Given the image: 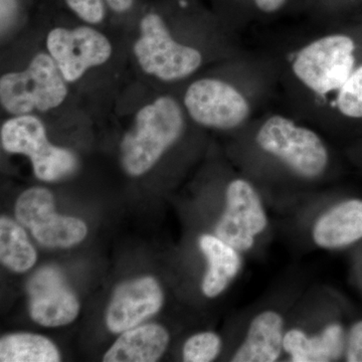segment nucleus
I'll return each instance as SVG.
<instances>
[{"label":"nucleus","instance_id":"obj_1","mask_svg":"<svg viewBox=\"0 0 362 362\" xmlns=\"http://www.w3.org/2000/svg\"><path fill=\"white\" fill-rule=\"evenodd\" d=\"M131 54L143 76L160 84H177L194 77L209 62L206 45L185 35L165 11L149 8L138 18Z\"/></svg>","mask_w":362,"mask_h":362},{"label":"nucleus","instance_id":"obj_2","mask_svg":"<svg viewBox=\"0 0 362 362\" xmlns=\"http://www.w3.org/2000/svg\"><path fill=\"white\" fill-rule=\"evenodd\" d=\"M189 120L181 100L161 94L136 109L120 143V158L128 175L151 170L185 134Z\"/></svg>","mask_w":362,"mask_h":362},{"label":"nucleus","instance_id":"obj_3","mask_svg":"<svg viewBox=\"0 0 362 362\" xmlns=\"http://www.w3.org/2000/svg\"><path fill=\"white\" fill-rule=\"evenodd\" d=\"M73 89L45 49L0 77V105L6 116L54 115L73 102Z\"/></svg>","mask_w":362,"mask_h":362},{"label":"nucleus","instance_id":"obj_4","mask_svg":"<svg viewBox=\"0 0 362 362\" xmlns=\"http://www.w3.org/2000/svg\"><path fill=\"white\" fill-rule=\"evenodd\" d=\"M258 89L254 83L221 76H201L185 88L181 103L189 121L206 129L233 131L251 120Z\"/></svg>","mask_w":362,"mask_h":362},{"label":"nucleus","instance_id":"obj_5","mask_svg":"<svg viewBox=\"0 0 362 362\" xmlns=\"http://www.w3.org/2000/svg\"><path fill=\"white\" fill-rule=\"evenodd\" d=\"M255 143L263 153L302 180H318L329 166V150L322 137L282 114H270L259 121Z\"/></svg>","mask_w":362,"mask_h":362},{"label":"nucleus","instance_id":"obj_6","mask_svg":"<svg viewBox=\"0 0 362 362\" xmlns=\"http://www.w3.org/2000/svg\"><path fill=\"white\" fill-rule=\"evenodd\" d=\"M44 49L73 90L93 74L108 69L116 54L113 42L102 28L78 21L49 28Z\"/></svg>","mask_w":362,"mask_h":362},{"label":"nucleus","instance_id":"obj_7","mask_svg":"<svg viewBox=\"0 0 362 362\" xmlns=\"http://www.w3.org/2000/svg\"><path fill=\"white\" fill-rule=\"evenodd\" d=\"M0 142L4 151L28 157L37 180L56 182L77 170V156L52 144L42 117L6 116L0 127Z\"/></svg>","mask_w":362,"mask_h":362},{"label":"nucleus","instance_id":"obj_8","mask_svg":"<svg viewBox=\"0 0 362 362\" xmlns=\"http://www.w3.org/2000/svg\"><path fill=\"white\" fill-rule=\"evenodd\" d=\"M18 223L32 230L33 238L47 247H71L88 235L85 221L54 211V197L47 188H28L16 204Z\"/></svg>","mask_w":362,"mask_h":362},{"label":"nucleus","instance_id":"obj_9","mask_svg":"<svg viewBox=\"0 0 362 362\" xmlns=\"http://www.w3.org/2000/svg\"><path fill=\"white\" fill-rule=\"evenodd\" d=\"M268 226V216L256 188L244 178H235L226 190V209L214 235L238 251L247 252Z\"/></svg>","mask_w":362,"mask_h":362},{"label":"nucleus","instance_id":"obj_10","mask_svg":"<svg viewBox=\"0 0 362 362\" xmlns=\"http://www.w3.org/2000/svg\"><path fill=\"white\" fill-rule=\"evenodd\" d=\"M28 310L33 320L45 327L73 322L80 312V302L58 268H40L28 283Z\"/></svg>","mask_w":362,"mask_h":362},{"label":"nucleus","instance_id":"obj_11","mask_svg":"<svg viewBox=\"0 0 362 362\" xmlns=\"http://www.w3.org/2000/svg\"><path fill=\"white\" fill-rule=\"evenodd\" d=\"M163 302V291L153 277L126 281L116 288L107 309V327L113 333L134 328L156 315Z\"/></svg>","mask_w":362,"mask_h":362},{"label":"nucleus","instance_id":"obj_12","mask_svg":"<svg viewBox=\"0 0 362 362\" xmlns=\"http://www.w3.org/2000/svg\"><path fill=\"white\" fill-rule=\"evenodd\" d=\"M316 246L342 249L362 240V199L340 202L317 220L312 230Z\"/></svg>","mask_w":362,"mask_h":362},{"label":"nucleus","instance_id":"obj_13","mask_svg":"<svg viewBox=\"0 0 362 362\" xmlns=\"http://www.w3.org/2000/svg\"><path fill=\"white\" fill-rule=\"evenodd\" d=\"M284 319L275 311H264L252 319L246 339L233 356V362H275L284 351Z\"/></svg>","mask_w":362,"mask_h":362},{"label":"nucleus","instance_id":"obj_14","mask_svg":"<svg viewBox=\"0 0 362 362\" xmlns=\"http://www.w3.org/2000/svg\"><path fill=\"white\" fill-rule=\"evenodd\" d=\"M346 339L347 332L339 323L329 324L313 337L294 328L285 333L284 351L293 362L337 361L344 356Z\"/></svg>","mask_w":362,"mask_h":362},{"label":"nucleus","instance_id":"obj_15","mask_svg":"<svg viewBox=\"0 0 362 362\" xmlns=\"http://www.w3.org/2000/svg\"><path fill=\"white\" fill-rule=\"evenodd\" d=\"M168 330L159 324H145L124 331L104 356L105 362H154L169 344Z\"/></svg>","mask_w":362,"mask_h":362},{"label":"nucleus","instance_id":"obj_16","mask_svg":"<svg viewBox=\"0 0 362 362\" xmlns=\"http://www.w3.org/2000/svg\"><path fill=\"white\" fill-rule=\"evenodd\" d=\"M199 246L207 261L202 292L209 298L218 297L240 273L243 264L240 252L209 233L199 237Z\"/></svg>","mask_w":362,"mask_h":362},{"label":"nucleus","instance_id":"obj_17","mask_svg":"<svg viewBox=\"0 0 362 362\" xmlns=\"http://www.w3.org/2000/svg\"><path fill=\"white\" fill-rule=\"evenodd\" d=\"M61 354L54 343L33 333H13L0 340L1 362H58Z\"/></svg>","mask_w":362,"mask_h":362},{"label":"nucleus","instance_id":"obj_18","mask_svg":"<svg viewBox=\"0 0 362 362\" xmlns=\"http://www.w3.org/2000/svg\"><path fill=\"white\" fill-rule=\"evenodd\" d=\"M37 254L25 230L18 223L2 216L0 218V261L11 271L25 273L37 263Z\"/></svg>","mask_w":362,"mask_h":362},{"label":"nucleus","instance_id":"obj_19","mask_svg":"<svg viewBox=\"0 0 362 362\" xmlns=\"http://www.w3.org/2000/svg\"><path fill=\"white\" fill-rule=\"evenodd\" d=\"M71 16L87 25L104 28L109 21L123 18L137 0H63Z\"/></svg>","mask_w":362,"mask_h":362},{"label":"nucleus","instance_id":"obj_20","mask_svg":"<svg viewBox=\"0 0 362 362\" xmlns=\"http://www.w3.org/2000/svg\"><path fill=\"white\" fill-rule=\"evenodd\" d=\"M338 115L346 119H362V64L357 66L340 89L322 119Z\"/></svg>","mask_w":362,"mask_h":362},{"label":"nucleus","instance_id":"obj_21","mask_svg":"<svg viewBox=\"0 0 362 362\" xmlns=\"http://www.w3.org/2000/svg\"><path fill=\"white\" fill-rule=\"evenodd\" d=\"M221 339L216 333H197L183 345L182 358L187 362L213 361L220 354Z\"/></svg>","mask_w":362,"mask_h":362},{"label":"nucleus","instance_id":"obj_22","mask_svg":"<svg viewBox=\"0 0 362 362\" xmlns=\"http://www.w3.org/2000/svg\"><path fill=\"white\" fill-rule=\"evenodd\" d=\"M345 361L362 362V320L352 324L347 332Z\"/></svg>","mask_w":362,"mask_h":362},{"label":"nucleus","instance_id":"obj_23","mask_svg":"<svg viewBox=\"0 0 362 362\" xmlns=\"http://www.w3.org/2000/svg\"><path fill=\"white\" fill-rule=\"evenodd\" d=\"M1 6V35L13 26L16 16L20 11V2L18 0H0Z\"/></svg>","mask_w":362,"mask_h":362},{"label":"nucleus","instance_id":"obj_24","mask_svg":"<svg viewBox=\"0 0 362 362\" xmlns=\"http://www.w3.org/2000/svg\"><path fill=\"white\" fill-rule=\"evenodd\" d=\"M252 8L264 16H273L285 8L289 0H250Z\"/></svg>","mask_w":362,"mask_h":362}]
</instances>
